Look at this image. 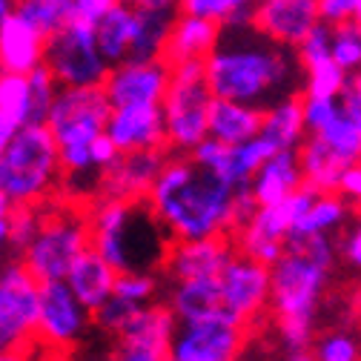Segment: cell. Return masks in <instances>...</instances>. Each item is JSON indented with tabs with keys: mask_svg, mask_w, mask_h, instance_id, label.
I'll return each instance as SVG.
<instances>
[{
	"mask_svg": "<svg viewBox=\"0 0 361 361\" xmlns=\"http://www.w3.org/2000/svg\"><path fill=\"white\" fill-rule=\"evenodd\" d=\"M204 72L212 98L264 109L293 95L301 63L290 47L264 37L252 23H230L221 26L218 43L204 58Z\"/></svg>",
	"mask_w": 361,
	"mask_h": 361,
	"instance_id": "6da1fadb",
	"label": "cell"
},
{
	"mask_svg": "<svg viewBox=\"0 0 361 361\" xmlns=\"http://www.w3.org/2000/svg\"><path fill=\"white\" fill-rule=\"evenodd\" d=\"M238 190L190 155L164 161L147 201L172 241L233 235Z\"/></svg>",
	"mask_w": 361,
	"mask_h": 361,
	"instance_id": "7a4b0ae2",
	"label": "cell"
},
{
	"mask_svg": "<svg viewBox=\"0 0 361 361\" xmlns=\"http://www.w3.org/2000/svg\"><path fill=\"white\" fill-rule=\"evenodd\" d=\"M333 235H307L284 244V252L269 264V304L279 319L284 347H310L315 315L336 267Z\"/></svg>",
	"mask_w": 361,
	"mask_h": 361,
	"instance_id": "3957f363",
	"label": "cell"
},
{
	"mask_svg": "<svg viewBox=\"0 0 361 361\" xmlns=\"http://www.w3.org/2000/svg\"><path fill=\"white\" fill-rule=\"evenodd\" d=\"M169 233L147 198H95L89 207V247L115 273H152L164 267Z\"/></svg>",
	"mask_w": 361,
	"mask_h": 361,
	"instance_id": "277c9868",
	"label": "cell"
},
{
	"mask_svg": "<svg viewBox=\"0 0 361 361\" xmlns=\"http://www.w3.org/2000/svg\"><path fill=\"white\" fill-rule=\"evenodd\" d=\"M61 155L47 123H26L0 152V192L15 207H40L61 192Z\"/></svg>",
	"mask_w": 361,
	"mask_h": 361,
	"instance_id": "5b68a950",
	"label": "cell"
},
{
	"mask_svg": "<svg viewBox=\"0 0 361 361\" xmlns=\"http://www.w3.org/2000/svg\"><path fill=\"white\" fill-rule=\"evenodd\" d=\"M83 250H89V207L55 195L40 207L37 233L18 258L37 281H63Z\"/></svg>",
	"mask_w": 361,
	"mask_h": 361,
	"instance_id": "8992f818",
	"label": "cell"
},
{
	"mask_svg": "<svg viewBox=\"0 0 361 361\" xmlns=\"http://www.w3.org/2000/svg\"><path fill=\"white\" fill-rule=\"evenodd\" d=\"M212 92L207 86L204 61H178L169 63V86L161 98L166 147L178 155H190L192 147L207 138V115Z\"/></svg>",
	"mask_w": 361,
	"mask_h": 361,
	"instance_id": "52a82bcc",
	"label": "cell"
},
{
	"mask_svg": "<svg viewBox=\"0 0 361 361\" xmlns=\"http://www.w3.org/2000/svg\"><path fill=\"white\" fill-rule=\"evenodd\" d=\"M43 66L52 72L58 86H101L109 63L98 49L95 26L69 18L61 29L47 35Z\"/></svg>",
	"mask_w": 361,
	"mask_h": 361,
	"instance_id": "ba28073f",
	"label": "cell"
},
{
	"mask_svg": "<svg viewBox=\"0 0 361 361\" xmlns=\"http://www.w3.org/2000/svg\"><path fill=\"white\" fill-rule=\"evenodd\" d=\"M315 198H319V192L307 184H301L298 190H293L287 198H281L276 204L255 207L252 215L233 233L235 250L269 267L284 252V241H287L290 230L295 227V221L307 212V207Z\"/></svg>",
	"mask_w": 361,
	"mask_h": 361,
	"instance_id": "9c48e42d",
	"label": "cell"
},
{
	"mask_svg": "<svg viewBox=\"0 0 361 361\" xmlns=\"http://www.w3.org/2000/svg\"><path fill=\"white\" fill-rule=\"evenodd\" d=\"M244 350V324L230 312L215 310L192 322H178L166 358L169 361H238Z\"/></svg>",
	"mask_w": 361,
	"mask_h": 361,
	"instance_id": "30bf717a",
	"label": "cell"
},
{
	"mask_svg": "<svg viewBox=\"0 0 361 361\" xmlns=\"http://www.w3.org/2000/svg\"><path fill=\"white\" fill-rule=\"evenodd\" d=\"M37 301L40 281L20 264V258L0 264V353L32 347Z\"/></svg>",
	"mask_w": 361,
	"mask_h": 361,
	"instance_id": "8fae6325",
	"label": "cell"
},
{
	"mask_svg": "<svg viewBox=\"0 0 361 361\" xmlns=\"http://www.w3.org/2000/svg\"><path fill=\"white\" fill-rule=\"evenodd\" d=\"M218 279V298L221 310L230 312L241 324L258 319L269 304V267L244 255L233 252V258L221 267Z\"/></svg>",
	"mask_w": 361,
	"mask_h": 361,
	"instance_id": "7c38bea8",
	"label": "cell"
},
{
	"mask_svg": "<svg viewBox=\"0 0 361 361\" xmlns=\"http://www.w3.org/2000/svg\"><path fill=\"white\" fill-rule=\"evenodd\" d=\"M89 324H92V315L75 298L66 281H40L37 324H35V338H40V344L66 350L80 341Z\"/></svg>",
	"mask_w": 361,
	"mask_h": 361,
	"instance_id": "4fadbf2b",
	"label": "cell"
},
{
	"mask_svg": "<svg viewBox=\"0 0 361 361\" xmlns=\"http://www.w3.org/2000/svg\"><path fill=\"white\" fill-rule=\"evenodd\" d=\"M104 92L109 106H135V104H161L169 86V63L155 61H121L109 66L104 78Z\"/></svg>",
	"mask_w": 361,
	"mask_h": 361,
	"instance_id": "5bb4252c",
	"label": "cell"
},
{
	"mask_svg": "<svg viewBox=\"0 0 361 361\" xmlns=\"http://www.w3.org/2000/svg\"><path fill=\"white\" fill-rule=\"evenodd\" d=\"M319 20V0H255L250 9V23L264 37L290 49H295Z\"/></svg>",
	"mask_w": 361,
	"mask_h": 361,
	"instance_id": "9a60e30c",
	"label": "cell"
},
{
	"mask_svg": "<svg viewBox=\"0 0 361 361\" xmlns=\"http://www.w3.org/2000/svg\"><path fill=\"white\" fill-rule=\"evenodd\" d=\"M104 132L118 147V152H164L166 147L161 104L112 106Z\"/></svg>",
	"mask_w": 361,
	"mask_h": 361,
	"instance_id": "2e32d148",
	"label": "cell"
},
{
	"mask_svg": "<svg viewBox=\"0 0 361 361\" xmlns=\"http://www.w3.org/2000/svg\"><path fill=\"white\" fill-rule=\"evenodd\" d=\"M235 252V244L227 235H209L192 241H172L164 258V269L172 281L180 279H215L221 267Z\"/></svg>",
	"mask_w": 361,
	"mask_h": 361,
	"instance_id": "e0dca14e",
	"label": "cell"
},
{
	"mask_svg": "<svg viewBox=\"0 0 361 361\" xmlns=\"http://www.w3.org/2000/svg\"><path fill=\"white\" fill-rule=\"evenodd\" d=\"M164 152H121L101 175L95 198H147L164 164Z\"/></svg>",
	"mask_w": 361,
	"mask_h": 361,
	"instance_id": "ac0fdd59",
	"label": "cell"
},
{
	"mask_svg": "<svg viewBox=\"0 0 361 361\" xmlns=\"http://www.w3.org/2000/svg\"><path fill=\"white\" fill-rule=\"evenodd\" d=\"M43 43L47 35L37 32L29 20L9 12L0 20V72L26 75L43 63Z\"/></svg>",
	"mask_w": 361,
	"mask_h": 361,
	"instance_id": "d6986e66",
	"label": "cell"
},
{
	"mask_svg": "<svg viewBox=\"0 0 361 361\" xmlns=\"http://www.w3.org/2000/svg\"><path fill=\"white\" fill-rule=\"evenodd\" d=\"M301 184H304V178H301L298 149H279V152L269 155L258 166V172L252 175L250 195H252L255 207H264V204H276V201L287 198Z\"/></svg>",
	"mask_w": 361,
	"mask_h": 361,
	"instance_id": "ffe728a7",
	"label": "cell"
},
{
	"mask_svg": "<svg viewBox=\"0 0 361 361\" xmlns=\"http://www.w3.org/2000/svg\"><path fill=\"white\" fill-rule=\"evenodd\" d=\"M221 35V23L209 20V18H195V15H184L172 18L166 43H164V61L166 63H178V61H192V58H207L212 52V47L218 43Z\"/></svg>",
	"mask_w": 361,
	"mask_h": 361,
	"instance_id": "44dd1931",
	"label": "cell"
},
{
	"mask_svg": "<svg viewBox=\"0 0 361 361\" xmlns=\"http://www.w3.org/2000/svg\"><path fill=\"white\" fill-rule=\"evenodd\" d=\"M66 287L75 293V298L92 312L95 307H101L109 295H112V284H115V269L89 247L83 250L75 264L69 267L66 273Z\"/></svg>",
	"mask_w": 361,
	"mask_h": 361,
	"instance_id": "7402d4cb",
	"label": "cell"
},
{
	"mask_svg": "<svg viewBox=\"0 0 361 361\" xmlns=\"http://www.w3.org/2000/svg\"><path fill=\"white\" fill-rule=\"evenodd\" d=\"M261 129V109L227 98H212L209 115H207V135H212L221 144H241L255 138Z\"/></svg>",
	"mask_w": 361,
	"mask_h": 361,
	"instance_id": "603a6c76",
	"label": "cell"
},
{
	"mask_svg": "<svg viewBox=\"0 0 361 361\" xmlns=\"http://www.w3.org/2000/svg\"><path fill=\"white\" fill-rule=\"evenodd\" d=\"M261 138L273 149H298V144L307 138V126L301 115V101L293 95H284L261 109Z\"/></svg>",
	"mask_w": 361,
	"mask_h": 361,
	"instance_id": "cb8c5ba5",
	"label": "cell"
},
{
	"mask_svg": "<svg viewBox=\"0 0 361 361\" xmlns=\"http://www.w3.org/2000/svg\"><path fill=\"white\" fill-rule=\"evenodd\" d=\"M135 15H138L135 6L118 0V4L104 18H98V23H95L98 49L109 66L129 58V47H132V37H135Z\"/></svg>",
	"mask_w": 361,
	"mask_h": 361,
	"instance_id": "d4e9b609",
	"label": "cell"
},
{
	"mask_svg": "<svg viewBox=\"0 0 361 361\" xmlns=\"http://www.w3.org/2000/svg\"><path fill=\"white\" fill-rule=\"evenodd\" d=\"M347 218H350V204L338 192H319V198H315L307 207V212L295 221V227L290 230L287 241L307 238V235H333L344 227Z\"/></svg>",
	"mask_w": 361,
	"mask_h": 361,
	"instance_id": "484cf974",
	"label": "cell"
},
{
	"mask_svg": "<svg viewBox=\"0 0 361 361\" xmlns=\"http://www.w3.org/2000/svg\"><path fill=\"white\" fill-rule=\"evenodd\" d=\"M172 315L178 322H192L201 315H209L221 310L218 298V279H180L172 281L169 290V304Z\"/></svg>",
	"mask_w": 361,
	"mask_h": 361,
	"instance_id": "4316f807",
	"label": "cell"
},
{
	"mask_svg": "<svg viewBox=\"0 0 361 361\" xmlns=\"http://www.w3.org/2000/svg\"><path fill=\"white\" fill-rule=\"evenodd\" d=\"M298 164L307 187H312L315 192H336L344 164L324 147L319 135H310L298 144Z\"/></svg>",
	"mask_w": 361,
	"mask_h": 361,
	"instance_id": "83f0119b",
	"label": "cell"
},
{
	"mask_svg": "<svg viewBox=\"0 0 361 361\" xmlns=\"http://www.w3.org/2000/svg\"><path fill=\"white\" fill-rule=\"evenodd\" d=\"M135 12H138L135 15V37H132L126 61H155L164 55V43H166L175 12L155 9V6H138Z\"/></svg>",
	"mask_w": 361,
	"mask_h": 361,
	"instance_id": "f1b7e54d",
	"label": "cell"
},
{
	"mask_svg": "<svg viewBox=\"0 0 361 361\" xmlns=\"http://www.w3.org/2000/svg\"><path fill=\"white\" fill-rule=\"evenodd\" d=\"M29 123L26 75L0 72V152L15 138V132Z\"/></svg>",
	"mask_w": 361,
	"mask_h": 361,
	"instance_id": "f546056e",
	"label": "cell"
},
{
	"mask_svg": "<svg viewBox=\"0 0 361 361\" xmlns=\"http://www.w3.org/2000/svg\"><path fill=\"white\" fill-rule=\"evenodd\" d=\"M273 152H279V149L269 147L261 135H255L250 141H241V144H233V147H227V161H224L221 178L230 180L235 190H244V187H250V180L258 172V166Z\"/></svg>",
	"mask_w": 361,
	"mask_h": 361,
	"instance_id": "4dcf8cb0",
	"label": "cell"
},
{
	"mask_svg": "<svg viewBox=\"0 0 361 361\" xmlns=\"http://www.w3.org/2000/svg\"><path fill=\"white\" fill-rule=\"evenodd\" d=\"M319 138L324 141V147L341 161V164H353V161H361V132L358 126L353 123V118L341 109L324 129L315 132Z\"/></svg>",
	"mask_w": 361,
	"mask_h": 361,
	"instance_id": "1f68e13d",
	"label": "cell"
},
{
	"mask_svg": "<svg viewBox=\"0 0 361 361\" xmlns=\"http://www.w3.org/2000/svg\"><path fill=\"white\" fill-rule=\"evenodd\" d=\"M12 12L29 20L37 32L52 35L72 18V0H15Z\"/></svg>",
	"mask_w": 361,
	"mask_h": 361,
	"instance_id": "d6a6232c",
	"label": "cell"
},
{
	"mask_svg": "<svg viewBox=\"0 0 361 361\" xmlns=\"http://www.w3.org/2000/svg\"><path fill=\"white\" fill-rule=\"evenodd\" d=\"M330 55L347 72H361V20L330 23Z\"/></svg>",
	"mask_w": 361,
	"mask_h": 361,
	"instance_id": "836d02e7",
	"label": "cell"
},
{
	"mask_svg": "<svg viewBox=\"0 0 361 361\" xmlns=\"http://www.w3.org/2000/svg\"><path fill=\"white\" fill-rule=\"evenodd\" d=\"M58 80L47 66H35L26 72V98H29V123H43L52 109V101L58 95Z\"/></svg>",
	"mask_w": 361,
	"mask_h": 361,
	"instance_id": "e575fe53",
	"label": "cell"
},
{
	"mask_svg": "<svg viewBox=\"0 0 361 361\" xmlns=\"http://www.w3.org/2000/svg\"><path fill=\"white\" fill-rule=\"evenodd\" d=\"M347 72L330 58L304 66V92L307 95H322V98H338L341 89L347 86Z\"/></svg>",
	"mask_w": 361,
	"mask_h": 361,
	"instance_id": "d590c367",
	"label": "cell"
},
{
	"mask_svg": "<svg viewBox=\"0 0 361 361\" xmlns=\"http://www.w3.org/2000/svg\"><path fill=\"white\" fill-rule=\"evenodd\" d=\"M178 12L209 18L221 26L230 23H250V9H244L238 0H178Z\"/></svg>",
	"mask_w": 361,
	"mask_h": 361,
	"instance_id": "8d00e7d4",
	"label": "cell"
},
{
	"mask_svg": "<svg viewBox=\"0 0 361 361\" xmlns=\"http://www.w3.org/2000/svg\"><path fill=\"white\" fill-rule=\"evenodd\" d=\"M310 350L315 361H361V341L347 330L324 333Z\"/></svg>",
	"mask_w": 361,
	"mask_h": 361,
	"instance_id": "74e56055",
	"label": "cell"
},
{
	"mask_svg": "<svg viewBox=\"0 0 361 361\" xmlns=\"http://www.w3.org/2000/svg\"><path fill=\"white\" fill-rule=\"evenodd\" d=\"M112 295H118L135 307L152 304L158 295V279L152 273H115Z\"/></svg>",
	"mask_w": 361,
	"mask_h": 361,
	"instance_id": "f35d334b",
	"label": "cell"
},
{
	"mask_svg": "<svg viewBox=\"0 0 361 361\" xmlns=\"http://www.w3.org/2000/svg\"><path fill=\"white\" fill-rule=\"evenodd\" d=\"M135 312H138V307H135V304H129V301H123L118 295H109L101 307H95L89 315H92V324L98 330L112 333V336H121L126 330V324L132 322Z\"/></svg>",
	"mask_w": 361,
	"mask_h": 361,
	"instance_id": "ab89813d",
	"label": "cell"
},
{
	"mask_svg": "<svg viewBox=\"0 0 361 361\" xmlns=\"http://www.w3.org/2000/svg\"><path fill=\"white\" fill-rule=\"evenodd\" d=\"M295 58H298L301 69L310 66V63H319V61L330 58V23H324V20L315 23L301 37L298 47H295Z\"/></svg>",
	"mask_w": 361,
	"mask_h": 361,
	"instance_id": "60d3db41",
	"label": "cell"
},
{
	"mask_svg": "<svg viewBox=\"0 0 361 361\" xmlns=\"http://www.w3.org/2000/svg\"><path fill=\"white\" fill-rule=\"evenodd\" d=\"M341 98H322V95H304L301 101V115H304V126L310 135H315L319 129H324L338 112H341Z\"/></svg>",
	"mask_w": 361,
	"mask_h": 361,
	"instance_id": "b9f144b4",
	"label": "cell"
},
{
	"mask_svg": "<svg viewBox=\"0 0 361 361\" xmlns=\"http://www.w3.org/2000/svg\"><path fill=\"white\" fill-rule=\"evenodd\" d=\"M112 361H169V358H166L164 344H155L147 338H132V336H118Z\"/></svg>",
	"mask_w": 361,
	"mask_h": 361,
	"instance_id": "7bdbcfd3",
	"label": "cell"
},
{
	"mask_svg": "<svg viewBox=\"0 0 361 361\" xmlns=\"http://www.w3.org/2000/svg\"><path fill=\"white\" fill-rule=\"evenodd\" d=\"M43 207V204H40ZM40 207H15V215H12V252L15 258L23 252V247L32 241V235L37 233V224H40Z\"/></svg>",
	"mask_w": 361,
	"mask_h": 361,
	"instance_id": "ee69618b",
	"label": "cell"
},
{
	"mask_svg": "<svg viewBox=\"0 0 361 361\" xmlns=\"http://www.w3.org/2000/svg\"><path fill=\"white\" fill-rule=\"evenodd\" d=\"M319 15L324 23L361 20V0H319Z\"/></svg>",
	"mask_w": 361,
	"mask_h": 361,
	"instance_id": "f6af8a7d",
	"label": "cell"
},
{
	"mask_svg": "<svg viewBox=\"0 0 361 361\" xmlns=\"http://www.w3.org/2000/svg\"><path fill=\"white\" fill-rule=\"evenodd\" d=\"M336 192H338L347 204H361V161L344 164V169H341V175H338Z\"/></svg>",
	"mask_w": 361,
	"mask_h": 361,
	"instance_id": "bcb514c9",
	"label": "cell"
},
{
	"mask_svg": "<svg viewBox=\"0 0 361 361\" xmlns=\"http://www.w3.org/2000/svg\"><path fill=\"white\" fill-rule=\"evenodd\" d=\"M12 215H15V204L0 192V264H6L9 258H15L12 252Z\"/></svg>",
	"mask_w": 361,
	"mask_h": 361,
	"instance_id": "7dc6e473",
	"label": "cell"
},
{
	"mask_svg": "<svg viewBox=\"0 0 361 361\" xmlns=\"http://www.w3.org/2000/svg\"><path fill=\"white\" fill-rule=\"evenodd\" d=\"M118 0H72V18L86 20V23H98V18H104Z\"/></svg>",
	"mask_w": 361,
	"mask_h": 361,
	"instance_id": "c3c4849f",
	"label": "cell"
},
{
	"mask_svg": "<svg viewBox=\"0 0 361 361\" xmlns=\"http://www.w3.org/2000/svg\"><path fill=\"white\" fill-rule=\"evenodd\" d=\"M89 152H92V164H95V169H98L101 175H104V172L112 166V161L121 155V152H118V147L109 141V135H106V132H101L98 138H95L92 144H89Z\"/></svg>",
	"mask_w": 361,
	"mask_h": 361,
	"instance_id": "681fc988",
	"label": "cell"
},
{
	"mask_svg": "<svg viewBox=\"0 0 361 361\" xmlns=\"http://www.w3.org/2000/svg\"><path fill=\"white\" fill-rule=\"evenodd\" d=\"M341 255H344V261L353 269H358V273H361V221L355 224V227L347 233V238L341 241Z\"/></svg>",
	"mask_w": 361,
	"mask_h": 361,
	"instance_id": "f907efd6",
	"label": "cell"
},
{
	"mask_svg": "<svg viewBox=\"0 0 361 361\" xmlns=\"http://www.w3.org/2000/svg\"><path fill=\"white\" fill-rule=\"evenodd\" d=\"M341 106L344 109H361V72L347 78V86L341 89Z\"/></svg>",
	"mask_w": 361,
	"mask_h": 361,
	"instance_id": "816d5d0a",
	"label": "cell"
},
{
	"mask_svg": "<svg viewBox=\"0 0 361 361\" xmlns=\"http://www.w3.org/2000/svg\"><path fill=\"white\" fill-rule=\"evenodd\" d=\"M284 361H315L310 347H284Z\"/></svg>",
	"mask_w": 361,
	"mask_h": 361,
	"instance_id": "f5cc1de1",
	"label": "cell"
},
{
	"mask_svg": "<svg viewBox=\"0 0 361 361\" xmlns=\"http://www.w3.org/2000/svg\"><path fill=\"white\" fill-rule=\"evenodd\" d=\"M29 350H12V353H0V361H29Z\"/></svg>",
	"mask_w": 361,
	"mask_h": 361,
	"instance_id": "db71d44e",
	"label": "cell"
},
{
	"mask_svg": "<svg viewBox=\"0 0 361 361\" xmlns=\"http://www.w3.org/2000/svg\"><path fill=\"white\" fill-rule=\"evenodd\" d=\"M12 4H15V0H0V20L12 12Z\"/></svg>",
	"mask_w": 361,
	"mask_h": 361,
	"instance_id": "11a10c76",
	"label": "cell"
},
{
	"mask_svg": "<svg viewBox=\"0 0 361 361\" xmlns=\"http://www.w3.org/2000/svg\"><path fill=\"white\" fill-rule=\"evenodd\" d=\"M350 118H353V123L358 126V132H361V109H344Z\"/></svg>",
	"mask_w": 361,
	"mask_h": 361,
	"instance_id": "9f6ffc18",
	"label": "cell"
},
{
	"mask_svg": "<svg viewBox=\"0 0 361 361\" xmlns=\"http://www.w3.org/2000/svg\"><path fill=\"white\" fill-rule=\"evenodd\" d=\"M121 4H129V6H135V9H138V6H147L149 0H121Z\"/></svg>",
	"mask_w": 361,
	"mask_h": 361,
	"instance_id": "6f0895ef",
	"label": "cell"
},
{
	"mask_svg": "<svg viewBox=\"0 0 361 361\" xmlns=\"http://www.w3.org/2000/svg\"><path fill=\"white\" fill-rule=\"evenodd\" d=\"M238 4H241L244 9H252V4H255V0H238Z\"/></svg>",
	"mask_w": 361,
	"mask_h": 361,
	"instance_id": "680465c9",
	"label": "cell"
}]
</instances>
